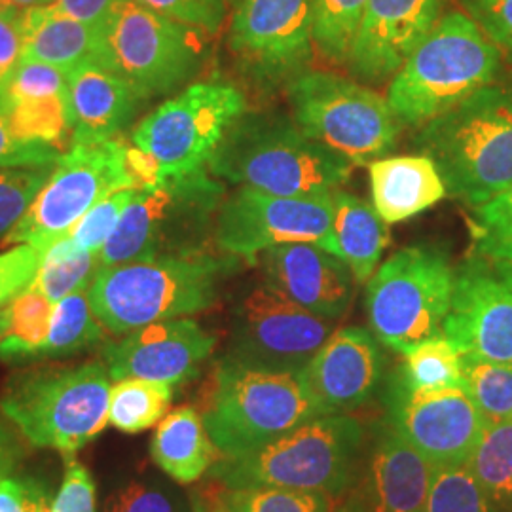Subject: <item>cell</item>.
Here are the masks:
<instances>
[{"label": "cell", "mask_w": 512, "mask_h": 512, "mask_svg": "<svg viewBox=\"0 0 512 512\" xmlns=\"http://www.w3.org/2000/svg\"><path fill=\"white\" fill-rule=\"evenodd\" d=\"M475 209L471 219L473 253L512 262V184Z\"/></svg>", "instance_id": "60d3db41"}, {"label": "cell", "mask_w": 512, "mask_h": 512, "mask_svg": "<svg viewBox=\"0 0 512 512\" xmlns=\"http://www.w3.org/2000/svg\"><path fill=\"white\" fill-rule=\"evenodd\" d=\"M387 420L433 465L467 463L490 421L465 389L412 393L389 380Z\"/></svg>", "instance_id": "ac0fdd59"}, {"label": "cell", "mask_w": 512, "mask_h": 512, "mask_svg": "<svg viewBox=\"0 0 512 512\" xmlns=\"http://www.w3.org/2000/svg\"><path fill=\"white\" fill-rule=\"evenodd\" d=\"M444 14L446 0H368L349 73L370 84L391 80Z\"/></svg>", "instance_id": "ffe728a7"}, {"label": "cell", "mask_w": 512, "mask_h": 512, "mask_svg": "<svg viewBox=\"0 0 512 512\" xmlns=\"http://www.w3.org/2000/svg\"><path fill=\"white\" fill-rule=\"evenodd\" d=\"M25 512H52V495L48 486L35 476H25Z\"/></svg>", "instance_id": "f5cc1de1"}, {"label": "cell", "mask_w": 512, "mask_h": 512, "mask_svg": "<svg viewBox=\"0 0 512 512\" xmlns=\"http://www.w3.org/2000/svg\"><path fill=\"white\" fill-rule=\"evenodd\" d=\"M368 0H311L315 54L329 65H346Z\"/></svg>", "instance_id": "836d02e7"}, {"label": "cell", "mask_w": 512, "mask_h": 512, "mask_svg": "<svg viewBox=\"0 0 512 512\" xmlns=\"http://www.w3.org/2000/svg\"><path fill=\"white\" fill-rule=\"evenodd\" d=\"M465 391L490 421L512 420V363L463 357Z\"/></svg>", "instance_id": "ab89813d"}, {"label": "cell", "mask_w": 512, "mask_h": 512, "mask_svg": "<svg viewBox=\"0 0 512 512\" xmlns=\"http://www.w3.org/2000/svg\"><path fill=\"white\" fill-rule=\"evenodd\" d=\"M427 512H497L467 463L435 465Z\"/></svg>", "instance_id": "f35d334b"}, {"label": "cell", "mask_w": 512, "mask_h": 512, "mask_svg": "<svg viewBox=\"0 0 512 512\" xmlns=\"http://www.w3.org/2000/svg\"><path fill=\"white\" fill-rule=\"evenodd\" d=\"M332 215V194L277 196L239 186L220 203L215 243L222 253L251 264L285 243H317L332 253Z\"/></svg>", "instance_id": "5bb4252c"}, {"label": "cell", "mask_w": 512, "mask_h": 512, "mask_svg": "<svg viewBox=\"0 0 512 512\" xmlns=\"http://www.w3.org/2000/svg\"><path fill=\"white\" fill-rule=\"evenodd\" d=\"M217 346V336L188 317L133 330L105 348L110 380L141 378L183 385L200 374Z\"/></svg>", "instance_id": "d6986e66"}, {"label": "cell", "mask_w": 512, "mask_h": 512, "mask_svg": "<svg viewBox=\"0 0 512 512\" xmlns=\"http://www.w3.org/2000/svg\"><path fill=\"white\" fill-rule=\"evenodd\" d=\"M54 302L35 285L6 308V327L0 334V361L21 363L38 359L52 325Z\"/></svg>", "instance_id": "f546056e"}, {"label": "cell", "mask_w": 512, "mask_h": 512, "mask_svg": "<svg viewBox=\"0 0 512 512\" xmlns=\"http://www.w3.org/2000/svg\"><path fill=\"white\" fill-rule=\"evenodd\" d=\"M224 200V186L207 169L141 190L99 253V266L205 251Z\"/></svg>", "instance_id": "ba28073f"}, {"label": "cell", "mask_w": 512, "mask_h": 512, "mask_svg": "<svg viewBox=\"0 0 512 512\" xmlns=\"http://www.w3.org/2000/svg\"><path fill=\"white\" fill-rule=\"evenodd\" d=\"M238 2L239 0H228V6H232V8H234Z\"/></svg>", "instance_id": "94428289"}, {"label": "cell", "mask_w": 512, "mask_h": 512, "mask_svg": "<svg viewBox=\"0 0 512 512\" xmlns=\"http://www.w3.org/2000/svg\"><path fill=\"white\" fill-rule=\"evenodd\" d=\"M139 192L141 190H133V188L112 192L101 202L95 203L92 209L76 222L69 236L82 251L99 255L105 243L114 234L116 226L120 224V219L126 213L129 203L139 196Z\"/></svg>", "instance_id": "b9f144b4"}, {"label": "cell", "mask_w": 512, "mask_h": 512, "mask_svg": "<svg viewBox=\"0 0 512 512\" xmlns=\"http://www.w3.org/2000/svg\"><path fill=\"white\" fill-rule=\"evenodd\" d=\"M285 92L296 126L353 167L370 165L397 145L403 126L387 99L351 78L306 71Z\"/></svg>", "instance_id": "9c48e42d"}, {"label": "cell", "mask_w": 512, "mask_h": 512, "mask_svg": "<svg viewBox=\"0 0 512 512\" xmlns=\"http://www.w3.org/2000/svg\"><path fill=\"white\" fill-rule=\"evenodd\" d=\"M110 387L105 363L31 372L8 385L0 412L33 446L73 458L109 425Z\"/></svg>", "instance_id": "52a82bcc"}, {"label": "cell", "mask_w": 512, "mask_h": 512, "mask_svg": "<svg viewBox=\"0 0 512 512\" xmlns=\"http://www.w3.org/2000/svg\"><path fill=\"white\" fill-rule=\"evenodd\" d=\"M332 512H366L363 509V505L359 503V499L355 497V495L351 494V497H348L344 503H340V505H336L334 507V511Z\"/></svg>", "instance_id": "9f6ffc18"}, {"label": "cell", "mask_w": 512, "mask_h": 512, "mask_svg": "<svg viewBox=\"0 0 512 512\" xmlns=\"http://www.w3.org/2000/svg\"><path fill=\"white\" fill-rule=\"evenodd\" d=\"M334 323L277 293L266 281L243 294L232 317L228 357L245 365L300 374Z\"/></svg>", "instance_id": "2e32d148"}, {"label": "cell", "mask_w": 512, "mask_h": 512, "mask_svg": "<svg viewBox=\"0 0 512 512\" xmlns=\"http://www.w3.org/2000/svg\"><path fill=\"white\" fill-rule=\"evenodd\" d=\"M40 260L42 253L27 243L0 253V311L35 283Z\"/></svg>", "instance_id": "bcb514c9"}, {"label": "cell", "mask_w": 512, "mask_h": 512, "mask_svg": "<svg viewBox=\"0 0 512 512\" xmlns=\"http://www.w3.org/2000/svg\"><path fill=\"white\" fill-rule=\"evenodd\" d=\"M99 268V255L82 251L71 236H65L42 253L33 285L55 304L71 294L88 291Z\"/></svg>", "instance_id": "e575fe53"}, {"label": "cell", "mask_w": 512, "mask_h": 512, "mask_svg": "<svg viewBox=\"0 0 512 512\" xmlns=\"http://www.w3.org/2000/svg\"><path fill=\"white\" fill-rule=\"evenodd\" d=\"M433 469L435 465L384 418L372 429L353 495L366 512H427Z\"/></svg>", "instance_id": "7402d4cb"}, {"label": "cell", "mask_w": 512, "mask_h": 512, "mask_svg": "<svg viewBox=\"0 0 512 512\" xmlns=\"http://www.w3.org/2000/svg\"><path fill=\"white\" fill-rule=\"evenodd\" d=\"M351 169L279 110H245L207 165L215 179L277 196L332 194Z\"/></svg>", "instance_id": "6da1fadb"}, {"label": "cell", "mask_w": 512, "mask_h": 512, "mask_svg": "<svg viewBox=\"0 0 512 512\" xmlns=\"http://www.w3.org/2000/svg\"><path fill=\"white\" fill-rule=\"evenodd\" d=\"M19 10H29V8H44V6H52L55 0H14Z\"/></svg>", "instance_id": "6f0895ef"}, {"label": "cell", "mask_w": 512, "mask_h": 512, "mask_svg": "<svg viewBox=\"0 0 512 512\" xmlns=\"http://www.w3.org/2000/svg\"><path fill=\"white\" fill-rule=\"evenodd\" d=\"M23 497H25L23 478L8 476L0 482V512H25Z\"/></svg>", "instance_id": "db71d44e"}, {"label": "cell", "mask_w": 512, "mask_h": 512, "mask_svg": "<svg viewBox=\"0 0 512 512\" xmlns=\"http://www.w3.org/2000/svg\"><path fill=\"white\" fill-rule=\"evenodd\" d=\"M99 512H192V501L158 476H135L116 484Z\"/></svg>", "instance_id": "74e56055"}, {"label": "cell", "mask_w": 512, "mask_h": 512, "mask_svg": "<svg viewBox=\"0 0 512 512\" xmlns=\"http://www.w3.org/2000/svg\"><path fill=\"white\" fill-rule=\"evenodd\" d=\"M467 467L499 512H512V420L488 423Z\"/></svg>", "instance_id": "d6a6232c"}, {"label": "cell", "mask_w": 512, "mask_h": 512, "mask_svg": "<svg viewBox=\"0 0 512 512\" xmlns=\"http://www.w3.org/2000/svg\"><path fill=\"white\" fill-rule=\"evenodd\" d=\"M23 59H35L71 73L86 61H97L101 23L73 18L54 6L21 10Z\"/></svg>", "instance_id": "484cf974"}, {"label": "cell", "mask_w": 512, "mask_h": 512, "mask_svg": "<svg viewBox=\"0 0 512 512\" xmlns=\"http://www.w3.org/2000/svg\"><path fill=\"white\" fill-rule=\"evenodd\" d=\"M126 150L128 139L124 137L71 147L52 167L37 198L2 245L27 243L44 253L55 241L69 236L95 203L112 192L133 188Z\"/></svg>", "instance_id": "4fadbf2b"}, {"label": "cell", "mask_w": 512, "mask_h": 512, "mask_svg": "<svg viewBox=\"0 0 512 512\" xmlns=\"http://www.w3.org/2000/svg\"><path fill=\"white\" fill-rule=\"evenodd\" d=\"M10 425L0 418V482L12 476L25 456V448Z\"/></svg>", "instance_id": "816d5d0a"}, {"label": "cell", "mask_w": 512, "mask_h": 512, "mask_svg": "<svg viewBox=\"0 0 512 512\" xmlns=\"http://www.w3.org/2000/svg\"><path fill=\"white\" fill-rule=\"evenodd\" d=\"M192 512H232L220 499L219 492H194L192 497Z\"/></svg>", "instance_id": "11a10c76"}, {"label": "cell", "mask_w": 512, "mask_h": 512, "mask_svg": "<svg viewBox=\"0 0 512 512\" xmlns=\"http://www.w3.org/2000/svg\"><path fill=\"white\" fill-rule=\"evenodd\" d=\"M19 12L21 10L16 6L14 0H0V16H14V14H19Z\"/></svg>", "instance_id": "680465c9"}, {"label": "cell", "mask_w": 512, "mask_h": 512, "mask_svg": "<svg viewBox=\"0 0 512 512\" xmlns=\"http://www.w3.org/2000/svg\"><path fill=\"white\" fill-rule=\"evenodd\" d=\"M454 275L439 247L410 245L389 256L366 281V315L378 342L404 355L440 334L452 306Z\"/></svg>", "instance_id": "30bf717a"}, {"label": "cell", "mask_w": 512, "mask_h": 512, "mask_svg": "<svg viewBox=\"0 0 512 512\" xmlns=\"http://www.w3.org/2000/svg\"><path fill=\"white\" fill-rule=\"evenodd\" d=\"M6 120L19 141L59 145L73 133L69 93L14 101L6 110Z\"/></svg>", "instance_id": "d590c367"}, {"label": "cell", "mask_w": 512, "mask_h": 512, "mask_svg": "<svg viewBox=\"0 0 512 512\" xmlns=\"http://www.w3.org/2000/svg\"><path fill=\"white\" fill-rule=\"evenodd\" d=\"M439 167L450 198L471 207L490 202L512 184V73L476 90L416 137Z\"/></svg>", "instance_id": "3957f363"}, {"label": "cell", "mask_w": 512, "mask_h": 512, "mask_svg": "<svg viewBox=\"0 0 512 512\" xmlns=\"http://www.w3.org/2000/svg\"><path fill=\"white\" fill-rule=\"evenodd\" d=\"M52 512H97V486L92 473L78 461L65 458V473Z\"/></svg>", "instance_id": "c3c4849f"}, {"label": "cell", "mask_w": 512, "mask_h": 512, "mask_svg": "<svg viewBox=\"0 0 512 512\" xmlns=\"http://www.w3.org/2000/svg\"><path fill=\"white\" fill-rule=\"evenodd\" d=\"M8 107L19 99H35L48 95H67V74L59 71L54 65L35 61V59H19L18 65L8 74L6 82Z\"/></svg>", "instance_id": "ee69618b"}, {"label": "cell", "mask_w": 512, "mask_h": 512, "mask_svg": "<svg viewBox=\"0 0 512 512\" xmlns=\"http://www.w3.org/2000/svg\"><path fill=\"white\" fill-rule=\"evenodd\" d=\"M4 327H6V308L0 311V334L4 332Z\"/></svg>", "instance_id": "91938a15"}, {"label": "cell", "mask_w": 512, "mask_h": 512, "mask_svg": "<svg viewBox=\"0 0 512 512\" xmlns=\"http://www.w3.org/2000/svg\"><path fill=\"white\" fill-rule=\"evenodd\" d=\"M501 57L463 10L446 12L389 80L385 99L401 126L421 129L494 82Z\"/></svg>", "instance_id": "5b68a950"}, {"label": "cell", "mask_w": 512, "mask_h": 512, "mask_svg": "<svg viewBox=\"0 0 512 512\" xmlns=\"http://www.w3.org/2000/svg\"><path fill=\"white\" fill-rule=\"evenodd\" d=\"M52 167L4 169L0 167V241L12 232L37 198Z\"/></svg>", "instance_id": "7bdbcfd3"}, {"label": "cell", "mask_w": 512, "mask_h": 512, "mask_svg": "<svg viewBox=\"0 0 512 512\" xmlns=\"http://www.w3.org/2000/svg\"><path fill=\"white\" fill-rule=\"evenodd\" d=\"M103 325L90 300V289L71 294L54 304L52 325L38 359L69 357L103 342Z\"/></svg>", "instance_id": "1f68e13d"}, {"label": "cell", "mask_w": 512, "mask_h": 512, "mask_svg": "<svg viewBox=\"0 0 512 512\" xmlns=\"http://www.w3.org/2000/svg\"><path fill=\"white\" fill-rule=\"evenodd\" d=\"M366 433L349 414H325L241 456H220L209 478L222 488L279 486L342 495L361 467Z\"/></svg>", "instance_id": "277c9868"}, {"label": "cell", "mask_w": 512, "mask_h": 512, "mask_svg": "<svg viewBox=\"0 0 512 512\" xmlns=\"http://www.w3.org/2000/svg\"><path fill=\"white\" fill-rule=\"evenodd\" d=\"M459 4L512 63V0H459Z\"/></svg>", "instance_id": "7dc6e473"}, {"label": "cell", "mask_w": 512, "mask_h": 512, "mask_svg": "<svg viewBox=\"0 0 512 512\" xmlns=\"http://www.w3.org/2000/svg\"><path fill=\"white\" fill-rule=\"evenodd\" d=\"M391 380L412 393H435L465 389L463 355L452 340L440 332L404 353L403 365Z\"/></svg>", "instance_id": "f1b7e54d"}, {"label": "cell", "mask_w": 512, "mask_h": 512, "mask_svg": "<svg viewBox=\"0 0 512 512\" xmlns=\"http://www.w3.org/2000/svg\"><path fill=\"white\" fill-rule=\"evenodd\" d=\"M220 456H241L325 416L300 374L220 361L202 412Z\"/></svg>", "instance_id": "8992f818"}, {"label": "cell", "mask_w": 512, "mask_h": 512, "mask_svg": "<svg viewBox=\"0 0 512 512\" xmlns=\"http://www.w3.org/2000/svg\"><path fill=\"white\" fill-rule=\"evenodd\" d=\"M73 116L71 145H101L118 137L143 97L99 61H86L67 73Z\"/></svg>", "instance_id": "cb8c5ba5"}, {"label": "cell", "mask_w": 512, "mask_h": 512, "mask_svg": "<svg viewBox=\"0 0 512 512\" xmlns=\"http://www.w3.org/2000/svg\"><path fill=\"white\" fill-rule=\"evenodd\" d=\"M372 205L387 222H404L448 196L439 167L425 154L380 158L368 165Z\"/></svg>", "instance_id": "d4e9b609"}, {"label": "cell", "mask_w": 512, "mask_h": 512, "mask_svg": "<svg viewBox=\"0 0 512 512\" xmlns=\"http://www.w3.org/2000/svg\"><path fill=\"white\" fill-rule=\"evenodd\" d=\"M122 0H55L54 8L73 16V18L101 23Z\"/></svg>", "instance_id": "f907efd6"}, {"label": "cell", "mask_w": 512, "mask_h": 512, "mask_svg": "<svg viewBox=\"0 0 512 512\" xmlns=\"http://www.w3.org/2000/svg\"><path fill=\"white\" fill-rule=\"evenodd\" d=\"M219 495L232 512H332L336 507L332 495L279 486H220Z\"/></svg>", "instance_id": "8d00e7d4"}, {"label": "cell", "mask_w": 512, "mask_h": 512, "mask_svg": "<svg viewBox=\"0 0 512 512\" xmlns=\"http://www.w3.org/2000/svg\"><path fill=\"white\" fill-rule=\"evenodd\" d=\"M442 332L463 357L512 363V262L469 253L456 268Z\"/></svg>", "instance_id": "e0dca14e"}, {"label": "cell", "mask_w": 512, "mask_h": 512, "mask_svg": "<svg viewBox=\"0 0 512 512\" xmlns=\"http://www.w3.org/2000/svg\"><path fill=\"white\" fill-rule=\"evenodd\" d=\"M332 205V253L348 264L357 283H366L378 270L391 243L389 224L372 203L346 190L332 192Z\"/></svg>", "instance_id": "83f0119b"}, {"label": "cell", "mask_w": 512, "mask_h": 512, "mask_svg": "<svg viewBox=\"0 0 512 512\" xmlns=\"http://www.w3.org/2000/svg\"><path fill=\"white\" fill-rule=\"evenodd\" d=\"M247 110L234 84L205 80L188 86L143 118L129 141L154 160L162 181L207 169L226 131Z\"/></svg>", "instance_id": "7c38bea8"}, {"label": "cell", "mask_w": 512, "mask_h": 512, "mask_svg": "<svg viewBox=\"0 0 512 512\" xmlns=\"http://www.w3.org/2000/svg\"><path fill=\"white\" fill-rule=\"evenodd\" d=\"M150 458L177 484H194L209 473L220 452L209 437L202 412L181 406L158 423L150 440Z\"/></svg>", "instance_id": "4316f807"}, {"label": "cell", "mask_w": 512, "mask_h": 512, "mask_svg": "<svg viewBox=\"0 0 512 512\" xmlns=\"http://www.w3.org/2000/svg\"><path fill=\"white\" fill-rule=\"evenodd\" d=\"M63 154L52 145L19 141L8 126L6 112H0V167L4 169H40L54 167Z\"/></svg>", "instance_id": "681fc988"}, {"label": "cell", "mask_w": 512, "mask_h": 512, "mask_svg": "<svg viewBox=\"0 0 512 512\" xmlns=\"http://www.w3.org/2000/svg\"><path fill=\"white\" fill-rule=\"evenodd\" d=\"M207 38L196 27L122 0L101 21L97 61L148 99L177 90L200 71Z\"/></svg>", "instance_id": "8fae6325"}, {"label": "cell", "mask_w": 512, "mask_h": 512, "mask_svg": "<svg viewBox=\"0 0 512 512\" xmlns=\"http://www.w3.org/2000/svg\"><path fill=\"white\" fill-rule=\"evenodd\" d=\"M175 387L141 378H122L110 387L109 423L126 435L143 433L167 416Z\"/></svg>", "instance_id": "4dcf8cb0"}, {"label": "cell", "mask_w": 512, "mask_h": 512, "mask_svg": "<svg viewBox=\"0 0 512 512\" xmlns=\"http://www.w3.org/2000/svg\"><path fill=\"white\" fill-rule=\"evenodd\" d=\"M384 376V355L372 330H332L300 378L323 414H349L365 406Z\"/></svg>", "instance_id": "44dd1931"}, {"label": "cell", "mask_w": 512, "mask_h": 512, "mask_svg": "<svg viewBox=\"0 0 512 512\" xmlns=\"http://www.w3.org/2000/svg\"><path fill=\"white\" fill-rule=\"evenodd\" d=\"M162 16L196 27L209 37L219 35L228 14V0H133Z\"/></svg>", "instance_id": "f6af8a7d"}, {"label": "cell", "mask_w": 512, "mask_h": 512, "mask_svg": "<svg viewBox=\"0 0 512 512\" xmlns=\"http://www.w3.org/2000/svg\"><path fill=\"white\" fill-rule=\"evenodd\" d=\"M264 281L300 308L338 321L355 296L348 264L317 243H285L260 253Z\"/></svg>", "instance_id": "603a6c76"}, {"label": "cell", "mask_w": 512, "mask_h": 512, "mask_svg": "<svg viewBox=\"0 0 512 512\" xmlns=\"http://www.w3.org/2000/svg\"><path fill=\"white\" fill-rule=\"evenodd\" d=\"M228 48L258 88L287 86L308 71L315 55L311 0H239L230 18Z\"/></svg>", "instance_id": "9a60e30c"}, {"label": "cell", "mask_w": 512, "mask_h": 512, "mask_svg": "<svg viewBox=\"0 0 512 512\" xmlns=\"http://www.w3.org/2000/svg\"><path fill=\"white\" fill-rule=\"evenodd\" d=\"M239 262L222 251H198L99 268L90 287L93 311L105 329L126 336L152 323L209 310Z\"/></svg>", "instance_id": "7a4b0ae2"}]
</instances>
